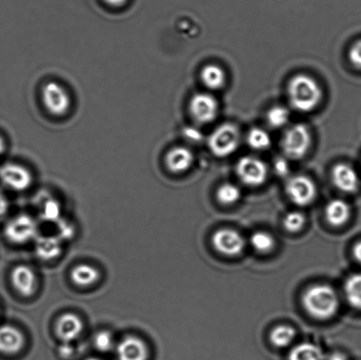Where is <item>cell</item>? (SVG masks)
<instances>
[{
	"label": "cell",
	"instance_id": "obj_1",
	"mask_svg": "<svg viewBox=\"0 0 361 360\" xmlns=\"http://www.w3.org/2000/svg\"><path fill=\"white\" fill-rule=\"evenodd\" d=\"M290 104L300 112H310L319 105L323 98L319 84L312 77L299 74L290 80L288 87Z\"/></svg>",
	"mask_w": 361,
	"mask_h": 360
},
{
	"label": "cell",
	"instance_id": "obj_2",
	"mask_svg": "<svg viewBox=\"0 0 361 360\" xmlns=\"http://www.w3.org/2000/svg\"><path fill=\"white\" fill-rule=\"evenodd\" d=\"M302 303L307 314L319 320L334 317L339 306L337 292L327 285H316L307 289L303 294Z\"/></svg>",
	"mask_w": 361,
	"mask_h": 360
},
{
	"label": "cell",
	"instance_id": "obj_3",
	"mask_svg": "<svg viewBox=\"0 0 361 360\" xmlns=\"http://www.w3.org/2000/svg\"><path fill=\"white\" fill-rule=\"evenodd\" d=\"M208 144L215 156L228 157L235 153L239 147V130L230 123L219 126L212 133Z\"/></svg>",
	"mask_w": 361,
	"mask_h": 360
},
{
	"label": "cell",
	"instance_id": "obj_4",
	"mask_svg": "<svg viewBox=\"0 0 361 360\" xmlns=\"http://www.w3.org/2000/svg\"><path fill=\"white\" fill-rule=\"evenodd\" d=\"M311 146V134L306 125L299 123L286 130L282 148L286 156L299 160L307 154Z\"/></svg>",
	"mask_w": 361,
	"mask_h": 360
},
{
	"label": "cell",
	"instance_id": "obj_5",
	"mask_svg": "<svg viewBox=\"0 0 361 360\" xmlns=\"http://www.w3.org/2000/svg\"><path fill=\"white\" fill-rule=\"evenodd\" d=\"M42 100L47 111L56 116L67 114L72 101L68 91L55 81H51L42 87Z\"/></svg>",
	"mask_w": 361,
	"mask_h": 360
},
{
	"label": "cell",
	"instance_id": "obj_6",
	"mask_svg": "<svg viewBox=\"0 0 361 360\" xmlns=\"http://www.w3.org/2000/svg\"><path fill=\"white\" fill-rule=\"evenodd\" d=\"M5 236L11 242L23 244L37 238V223L27 215H19L6 224Z\"/></svg>",
	"mask_w": 361,
	"mask_h": 360
},
{
	"label": "cell",
	"instance_id": "obj_7",
	"mask_svg": "<svg viewBox=\"0 0 361 360\" xmlns=\"http://www.w3.org/2000/svg\"><path fill=\"white\" fill-rule=\"evenodd\" d=\"M286 193L292 202L307 206L316 199L317 189L314 182L305 175L293 176L286 185Z\"/></svg>",
	"mask_w": 361,
	"mask_h": 360
},
{
	"label": "cell",
	"instance_id": "obj_8",
	"mask_svg": "<svg viewBox=\"0 0 361 360\" xmlns=\"http://www.w3.org/2000/svg\"><path fill=\"white\" fill-rule=\"evenodd\" d=\"M236 172L239 178L250 186L263 185L268 175L267 166L264 162L252 156L240 159L236 166Z\"/></svg>",
	"mask_w": 361,
	"mask_h": 360
},
{
	"label": "cell",
	"instance_id": "obj_9",
	"mask_svg": "<svg viewBox=\"0 0 361 360\" xmlns=\"http://www.w3.org/2000/svg\"><path fill=\"white\" fill-rule=\"evenodd\" d=\"M191 115L196 121L208 123L214 121L219 112V104L215 97L209 94H197L190 104Z\"/></svg>",
	"mask_w": 361,
	"mask_h": 360
},
{
	"label": "cell",
	"instance_id": "obj_10",
	"mask_svg": "<svg viewBox=\"0 0 361 360\" xmlns=\"http://www.w3.org/2000/svg\"><path fill=\"white\" fill-rule=\"evenodd\" d=\"M212 244L218 252L231 256L243 252L245 241L233 229H221L212 236Z\"/></svg>",
	"mask_w": 361,
	"mask_h": 360
},
{
	"label": "cell",
	"instance_id": "obj_11",
	"mask_svg": "<svg viewBox=\"0 0 361 360\" xmlns=\"http://www.w3.org/2000/svg\"><path fill=\"white\" fill-rule=\"evenodd\" d=\"M0 180L10 189L23 192L30 188L32 175L23 166L16 163H6L0 168Z\"/></svg>",
	"mask_w": 361,
	"mask_h": 360
},
{
	"label": "cell",
	"instance_id": "obj_12",
	"mask_svg": "<svg viewBox=\"0 0 361 360\" xmlns=\"http://www.w3.org/2000/svg\"><path fill=\"white\" fill-rule=\"evenodd\" d=\"M332 181L338 190L346 193L355 192L360 186L358 173L351 165L346 163L335 166L332 170Z\"/></svg>",
	"mask_w": 361,
	"mask_h": 360
},
{
	"label": "cell",
	"instance_id": "obj_13",
	"mask_svg": "<svg viewBox=\"0 0 361 360\" xmlns=\"http://www.w3.org/2000/svg\"><path fill=\"white\" fill-rule=\"evenodd\" d=\"M118 360H147L149 352L146 343L140 338L129 336L116 347Z\"/></svg>",
	"mask_w": 361,
	"mask_h": 360
},
{
	"label": "cell",
	"instance_id": "obj_14",
	"mask_svg": "<svg viewBox=\"0 0 361 360\" xmlns=\"http://www.w3.org/2000/svg\"><path fill=\"white\" fill-rule=\"evenodd\" d=\"M83 329L84 324L79 316L66 313L56 322V334L62 342L71 343L80 336Z\"/></svg>",
	"mask_w": 361,
	"mask_h": 360
},
{
	"label": "cell",
	"instance_id": "obj_15",
	"mask_svg": "<svg viewBox=\"0 0 361 360\" xmlns=\"http://www.w3.org/2000/svg\"><path fill=\"white\" fill-rule=\"evenodd\" d=\"M11 278H12L13 287L20 294L25 297H30L34 294L37 278L30 267L19 266L14 268Z\"/></svg>",
	"mask_w": 361,
	"mask_h": 360
},
{
	"label": "cell",
	"instance_id": "obj_16",
	"mask_svg": "<svg viewBox=\"0 0 361 360\" xmlns=\"http://www.w3.org/2000/svg\"><path fill=\"white\" fill-rule=\"evenodd\" d=\"M23 333L10 325L0 326V352L4 354H16L24 345Z\"/></svg>",
	"mask_w": 361,
	"mask_h": 360
},
{
	"label": "cell",
	"instance_id": "obj_17",
	"mask_svg": "<svg viewBox=\"0 0 361 360\" xmlns=\"http://www.w3.org/2000/svg\"><path fill=\"white\" fill-rule=\"evenodd\" d=\"M194 156L187 147L172 148L166 155L165 162L167 168L173 173H183L188 170L193 163Z\"/></svg>",
	"mask_w": 361,
	"mask_h": 360
},
{
	"label": "cell",
	"instance_id": "obj_18",
	"mask_svg": "<svg viewBox=\"0 0 361 360\" xmlns=\"http://www.w3.org/2000/svg\"><path fill=\"white\" fill-rule=\"evenodd\" d=\"M62 253L61 240L58 236H37L35 239V254L42 260L56 259Z\"/></svg>",
	"mask_w": 361,
	"mask_h": 360
},
{
	"label": "cell",
	"instance_id": "obj_19",
	"mask_svg": "<svg viewBox=\"0 0 361 360\" xmlns=\"http://www.w3.org/2000/svg\"><path fill=\"white\" fill-rule=\"evenodd\" d=\"M350 214H351V208L345 201L341 199L331 200L325 209L327 221L334 227H341L346 223Z\"/></svg>",
	"mask_w": 361,
	"mask_h": 360
},
{
	"label": "cell",
	"instance_id": "obj_20",
	"mask_svg": "<svg viewBox=\"0 0 361 360\" xmlns=\"http://www.w3.org/2000/svg\"><path fill=\"white\" fill-rule=\"evenodd\" d=\"M100 278V273L94 267L88 264H79L71 273V280L76 285L87 287L97 283Z\"/></svg>",
	"mask_w": 361,
	"mask_h": 360
},
{
	"label": "cell",
	"instance_id": "obj_21",
	"mask_svg": "<svg viewBox=\"0 0 361 360\" xmlns=\"http://www.w3.org/2000/svg\"><path fill=\"white\" fill-rule=\"evenodd\" d=\"M201 79L209 89L218 90L224 87L226 80L224 70L216 65L204 66L201 73Z\"/></svg>",
	"mask_w": 361,
	"mask_h": 360
},
{
	"label": "cell",
	"instance_id": "obj_22",
	"mask_svg": "<svg viewBox=\"0 0 361 360\" xmlns=\"http://www.w3.org/2000/svg\"><path fill=\"white\" fill-rule=\"evenodd\" d=\"M323 351L317 345L302 343L293 347L289 352L288 360H324Z\"/></svg>",
	"mask_w": 361,
	"mask_h": 360
},
{
	"label": "cell",
	"instance_id": "obj_23",
	"mask_svg": "<svg viewBox=\"0 0 361 360\" xmlns=\"http://www.w3.org/2000/svg\"><path fill=\"white\" fill-rule=\"evenodd\" d=\"M345 294L353 308L361 309V273L352 275L345 284Z\"/></svg>",
	"mask_w": 361,
	"mask_h": 360
},
{
	"label": "cell",
	"instance_id": "obj_24",
	"mask_svg": "<svg viewBox=\"0 0 361 360\" xmlns=\"http://www.w3.org/2000/svg\"><path fill=\"white\" fill-rule=\"evenodd\" d=\"M295 330L288 325L275 328L271 333V342L276 347L284 348L292 343L295 337Z\"/></svg>",
	"mask_w": 361,
	"mask_h": 360
},
{
	"label": "cell",
	"instance_id": "obj_25",
	"mask_svg": "<svg viewBox=\"0 0 361 360\" xmlns=\"http://www.w3.org/2000/svg\"><path fill=\"white\" fill-rule=\"evenodd\" d=\"M247 143L255 150H265L270 147L271 139L270 135L264 130L254 128L247 134Z\"/></svg>",
	"mask_w": 361,
	"mask_h": 360
},
{
	"label": "cell",
	"instance_id": "obj_26",
	"mask_svg": "<svg viewBox=\"0 0 361 360\" xmlns=\"http://www.w3.org/2000/svg\"><path fill=\"white\" fill-rule=\"evenodd\" d=\"M290 112L283 106H275L269 111L267 121L269 125L274 128H281L289 122Z\"/></svg>",
	"mask_w": 361,
	"mask_h": 360
},
{
	"label": "cell",
	"instance_id": "obj_27",
	"mask_svg": "<svg viewBox=\"0 0 361 360\" xmlns=\"http://www.w3.org/2000/svg\"><path fill=\"white\" fill-rule=\"evenodd\" d=\"M250 244L257 252L267 253L274 249L275 242L270 234L265 232H257L251 236Z\"/></svg>",
	"mask_w": 361,
	"mask_h": 360
},
{
	"label": "cell",
	"instance_id": "obj_28",
	"mask_svg": "<svg viewBox=\"0 0 361 360\" xmlns=\"http://www.w3.org/2000/svg\"><path fill=\"white\" fill-rule=\"evenodd\" d=\"M219 202L224 204H235L240 199V190L238 187L232 183H225L219 187L217 192Z\"/></svg>",
	"mask_w": 361,
	"mask_h": 360
},
{
	"label": "cell",
	"instance_id": "obj_29",
	"mask_svg": "<svg viewBox=\"0 0 361 360\" xmlns=\"http://www.w3.org/2000/svg\"><path fill=\"white\" fill-rule=\"evenodd\" d=\"M61 216V207L58 201L49 199L42 208V220L48 222H58Z\"/></svg>",
	"mask_w": 361,
	"mask_h": 360
},
{
	"label": "cell",
	"instance_id": "obj_30",
	"mask_svg": "<svg viewBox=\"0 0 361 360\" xmlns=\"http://www.w3.org/2000/svg\"><path fill=\"white\" fill-rule=\"evenodd\" d=\"M305 217L300 211H291L286 215L283 223L286 230L296 232L300 230L305 224Z\"/></svg>",
	"mask_w": 361,
	"mask_h": 360
},
{
	"label": "cell",
	"instance_id": "obj_31",
	"mask_svg": "<svg viewBox=\"0 0 361 360\" xmlns=\"http://www.w3.org/2000/svg\"><path fill=\"white\" fill-rule=\"evenodd\" d=\"M94 344L98 351L107 352L114 347V340L109 331H101L95 335Z\"/></svg>",
	"mask_w": 361,
	"mask_h": 360
},
{
	"label": "cell",
	"instance_id": "obj_32",
	"mask_svg": "<svg viewBox=\"0 0 361 360\" xmlns=\"http://www.w3.org/2000/svg\"><path fill=\"white\" fill-rule=\"evenodd\" d=\"M349 60L356 68L361 70V40L356 42L350 49Z\"/></svg>",
	"mask_w": 361,
	"mask_h": 360
},
{
	"label": "cell",
	"instance_id": "obj_33",
	"mask_svg": "<svg viewBox=\"0 0 361 360\" xmlns=\"http://www.w3.org/2000/svg\"><path fill=\"white\" fill-rule=\"evenodd\" d=\"M58 237L60 240L72 238L74 235L73 225L66 221L59 220L58 221Z\"/></svg>",
	"mask_w": 361,
	"mask_h": 360
},
{
	"label": "cell",
	"instance_id": "obj_34",
	"mask_svg": "<svg viewBox=\"0 0 361 360\" xmlns=\"http://www.w3.org/2000/svg\"><path fill=\"white\" fill-rule=\"evenodd\" d=\"M275 171L277 172V174L279 175H286L288 173V164L283 160L276 161Z\"/></svg>",
	"mask_w": 361,
	"mask_h": 360
},
{
	"label": "cell",
	"instance_id": "obj_35",
	"mask_svg": "<svg viewBox=\"0 0 361 360\" xmlns=\"http://www.w3.org/2000/svg\"><path fill=\"white\" fill-rule=\"evenodd\" d=\"M73 354V348L71 343L63 342V345L59 347V354L63 358H68Z\"/></svg>",
	"mask_w": 361,
	"mask_h": 360
},
{
	"label": "cell",
	"instance_id": "obj_36",
	"mask_svg": "<svg viewBox=\"0 0 361 360\" xmlns=\"http://www.w3.org/2000/svg\"><path fill=\"white\" fill-rule=\"evenodd\" d=\"M7 210H8V203H7L6 197L0 192V220L5 216Z\"/></svg>",
	"mask_w": 361,
	"mask_h": 360
},
{
	"label": "cell",
	"instance_id": "obj_37",
	"mask_svg": "<svg viewBox=\"0 0 361 360\" xmlns=\"http://www.w3.org/2000/svg\"><path fill=\"white\" fill-rule=\"evenodd\" d=\"M353 256L361 263V242L356 243L355 248H353Z\"/></svg>",
	"mask_w": 361,
	"mask_h": 360
},
{
	"label": "cell",
	"instance_id": "obj_38",
	"mask_svg": "<svg viewBox=\"0 0 361 360\" xmlns=\"http://www.w3.org/2000/svg\"><path fill=\"white\" fill-rule=\"evenodd\" d=\"M327 360H348V358H346L345 354H341V352H334V354L329 356Z\"/></svg>",
	"mask_w": 361,
	"mask_h": 360
},
{
	"label": "cell",
	"instance_id": "obj_39",
	"mask_svg": "<svg viewBox=\"0 0 361 360\" xmlns=\"http://www.w3.org/2000/svg\"><path fill=\"white\" fill-rule=\"evenodd\" d=\"M104 1L113 6H121L125 5L128 0H104Z\"/></svg>",
	"mask_w": 361,
	"mask_h": 360
},
{
	"label": "cell",
	"instance_id": "obj_40",
	"mask_svg": "<svg viewBox=\"0 0 361 360\" xmlns=\"http://www.w3.org/2000/svg\"><path fill=\"white\" fill-rule=\"evenodd\" d=\"M6 150V143L5 141L2 139V137L0 136V155H1L4 151Z\"/></svg>",
	"mask_w": 361,
	"mask_h": 360
},
{
	"label": "cell",
	"instance_id": "obj_41",
	"mask_svg": "<svg viewBox=\"0 0 361 360\" xmlns=\"http://www.w3.org/2000/svg\"><path fill=\"white\" fill-rule=\"evenodd\" d=\"M87 360H101V359H99L97 358H90V359H87Z\"/></svg>",
	"mask_w": 361,
	"mask_h": 360
}]
</instances>
